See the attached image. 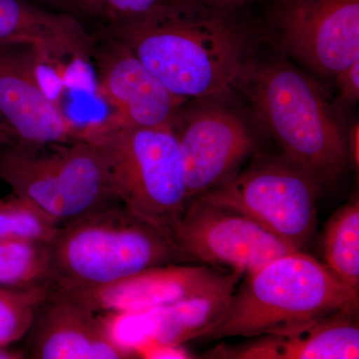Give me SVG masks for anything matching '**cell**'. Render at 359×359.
Returning a JSON list of instances; mask_svg holds the SVG:
<instances>
[{
    "mask_svg": "<svg viewBox=\"0 0 359 359\" xmlns=\"http://www.w3.org/2000/svg\"><path fill=\"white\" fill-rule=\"evenodd\" d=\"M45 65L28 45H0V144L80 140V126L47 95L39 75Z\"/></svg>",
    "mask_w": 359,
    "mask_h": 359,
    "instance_id": "9c48e42d",
    "label": "cell"
},
{
    "mask_svg": "<svg viewBox=\"0 0 359 359\" xmlns=\"http://www.w3.org/2000/svg\"><path fill=\"white\" fill-rule=\"evenodd\" d=\"M35 1L53 11H65V13H68L71 9H75L76 6V0H35Z\"/></svg>",
    "mask_w": 359,
    "mask_h": 359,
    "instance_id": "484cf974",
    "label": "cell"
},
{
    "mask_svg": "<svg viewBox=\"0 0 359 359\" xmlns=\"http://www.w3.org/2000/svg\"><path fill=\"white\" fill-rule=\"evenodd\" d=\"M79 139L95 149L115 199L172 241L189 203L173 126H123L106 117L82 126Z\"/></svg>",
    "mask_w": 359,
    "mask_h": 359,
    "instance_id": "277c9868",
    "label": "cell"
},
{
    "mask_svg": "<svg viewBox=\"0 0 359 359\" xmlns=\"http://www.w3.org/2000/svg\"><path fill=\"white\" fill-rule=\"evenodd\" d=\"M49 243L25 238L0 240V287L49 289Z\"/></svg>",
    "mask_w": 359,
    "mask_h": 359,
    "instance_id": "d6986e66",
    "label": "cell"
},
{
    "mask_svg": "<svg viewBox=\"0 0 359 359\" xmlns=\"http://www.w3.org/2000/svg\"><path fill=\"white\" fill-rule=\"evenodd\" d=\"M49 252L53 292L108 285L189 259L166 236L114 205L61 226Z\"/></svg>",
    "mask_w": 359,
    "mask_h": 359,
    "instance_id": "5b68a950",
    "label": "cell"
},
{
    "mask_svg": "<svg viewBox=\"0 0 359 359\" xmlns=\"http://www.w3.org/2000/svg\"><path fill=\"white\" fill-rule=\"evenodd\" d=\"M280 41L297 61L334 77L359 60V0H280Z\"/></svg>",
    "mask_w": 359,
    "mask_h": 359,
    "instance_id": "30bf717a",
    "label": "cell"
},
{
    "mask_svg": "<svg viewBox=\"0 0 359 359\" xmlns=\"http://www.w3.org/2000/svg\"><path fill=\"white\" fill-rule=\"evenodd\" d=\"M321 186L313 175L283 157L233 175L196 198L244 215L302 250L316 230Z\"/></svg>",
    "mask_w": 359,
    "mask_h": 359,
    "instance_id": "52a82bcc",
    "label": "cell"
},
{
    "mask_svg": "<svg viewBox=\"0 0 359 359\" xmlns=\"http://www.w3.org/2000/svg\"><path fill=\"white\" fill-rule=\"evenodd\" d=\"M171 238L189 259L228 266L245 275L297 250L244 215L199 198L189 201Z\"/></svg>",
    "mask_w": 359,
    "mask_h": 359,
    "instance_id": "ba28073f",
    "label": "cell"
},
{
    "mask_svg": "<svg viewBox=\"0 0 359 359\" xmlns=\"http://www.w3.org/2000/svg\"><path fill=\"white\" fill-rule=\"evenodd\" d=\"M29 358L127 359L136 354L110 334L98 314L49 292L30 328Z\"/></svg>",
    "mask_w": 359,
    "mask_h": 359,
    "instance_id": "9a60e30c",
    "label": "cell"
},
{
    "mask_svg": "<svg viewBox=\"0 0 359 359\" xmlns=\"http://www.w3.org/2000/svg\"><path fill=\"white\" fill-rule=\"evenodd\" d=\"M0 181L60 226L117 201L83 140L0 144Z\"/></svg>",
    "mask_w": 359,
    "mask_h": 359,
    "instance_id": "8992f818",
    "label": "cell"
},
{
    "mask_svg": "<svg viewBox=\"0 0 359 359\" xmlns=\"http://www.w3.org/2000/svg\"><path fill=\"white\" fill-rule=\"evenodd\" d=\"M325 266L342 283L359 290V204L347 203L330 219L323 236Z\"/></svg>",
    "mask_w": 359,
    "mask_h": 359,
    "instance_id": "ac0fdd59",
    "label": "cell"
},
{
    "mask_svg": "<svg viewBox=\"0 0 359 359\" xmlns=\"http://www.w3.org/2000/svg\"><path fill=\"white\" fill-rule=\"evenodd\" d=\"M48 294V287H0V346H11L28 334L37 311Z\"/></svg>",
    "mask_w": 359,
    "mask_h": 359,
    "instance_id": "44dd1931",
    "label": "cell"
},
{
    "mask_svg": "<svg viewBox=\"0 0 359 359\" xmlns=\"http://www.w3.org/2000/svg\"><path fill=\"white\" fill-rule=\"evenodd\" d=\"M137 356L143 358L156 359H185L191 358V354L187 351L182 344L180 346H169V344H149L141 347L137 351Z\"/></svg>",
    "mask_w": 359,
    "mask_h": 359,
    "instance_id": "cb8c5ba5",
    "label": "cell"
},
{
    "mask_svg": "<svg viewBox=\"0 0 359 359\" xmlns=\"http://www.w3.org/2000/svg\"><path fill=\"white\" fill-rule=\"evenodd\" d=\"M226 273L204 266L164 264L98 287L52 292L96 314L134 313L203 294Z\"/></svg>",
    "mask_w": 359,
    "mask_h": 359,
    "instance_id": "5bb4252c",
    "label": "cell"
},
{
    "mask_svg": "<svg viewBox=\"0 0 359 359\" xmlns=\"http://www.w3.org/2000/svg\"><path fill=\"white\" fill-rule=\"evenodd\" d=\"M59 228L36 205L15 194L0 199V240L25 238L50 243Z\"/></svg>",
    "mask_w": 359,
    "mask_h": 359,
    "instance_id": "ffe728a7",
    "label": "cell"
},
{
    "mask_svg": "<svg viewBox=\"0 0 359 359\" xmlns=\"http://www.w3.org/2000/svg\"><path fill=\"white\" fill-rule=\"evenodd\" d=\"M92 58L97 70V92L112 109L108 119L123 126L172 125L187 102L165 86L133 51L107 34Z\"/></svg>",
    "mask_w": 359,
    "mask_h": 359,
    "instance_id": "7c38bea8",
    "label": "cell"
},
{
    "mask_svg": "<svg viewBox=\"0 0 359 359\" xmlns=\"http://www.w3.org/2000/svg\"><path fill=\"white\" fill-rule=\"evenodd\" d=\"M248 276L203 337L280 334L330 314L354 313L358 308V292L302 250L278 257Z\"/></svg>",
    "mask_w": 359,
    "mask_h": 359,
    "instance_id": "3957f363",
    "label": "cell"
},
{
    "mask_svg": "<svg viewBox=\"0 0 359 359\" xmlns=\"http://www.w3.org/2000/svg\"><path fill=\"white\" fill-rule=\"evenodd\" d=\"M244 275L231 271L203 294L148 311L105 314L103 320L113 337L136 355L149 344L180 346L204 337L214 327Z\"/></svg>",
    "mask_w": 359,
    "mask_h": 359,
    "instance_id": "4fadbf2b",
    "label": "cell"
},
{
    "mask_svg": "<svg viewBox=\"0 0 359 359\" xmlns=\"http://www.w3.org/2000/svg\"><path fill=\"white\" fill-rule=\"evenodd\" d=\"M27 358V354L21 351L11 348V346H0V359H22Z\"/></svg>",
    "mask_w": 359,
    "mask_h": 359,
    "instance_id": "83f0119b",
    "label": "cell"
},
{
    "mask_svg": "<svg viewBox=\"0 0 359 359\" xmlns=\"http://www.w3.org/2000/svg\"><path fill=\"white\" fill-rule=\"evenodd\" d=\"M164 0H76L75 9L110 23L139 18L154 9Z\"/></svg>",
    "mask_w": 359,
    "mask_h": 359,
    "instance_id": "7402d4cb",
    "label": "cell"
},
{
    "mask_svg": "<svg viewBox=\"0 0 359 359\" xmlns=\"http://www.w3.org/2000/svg\"><path fill=\"white\" fill-rule=\"evenodd\" d=\"M107 34L185 100L228 95L250 60L249 34L233 13L192 0H164L139 18L110 23Z\"/></svg>",
    "mask_w": 359,
    "mask_h": 359,
    "instance_id": "6da1fadb",
    "label": "cell"
},
{
    "mask_svg": "<svg viewBox=\"0 0 359 359\" xmlns=\"http://www.w3.org/2000/svg\"><path fill=\"white\" fill-rule=\"evenodd\" d=\"M349 152H351V157L354 164L358 166L359 163V128L358 123H356L355 126L351 130V135H349Z\"/></svg>",
    "mask_w": 359,
    "mask_h": 359,
    "instance_id": "4316f807",
    "label": "cell"
},
{
    "mask_svg": "<svg viewBox=\"0 0 359 359\" xmlns=\"http://www.w3.org/2000/svg\"><path fill=\"white\" fill-rule=\"evenodd\" d=\"M22 44L36 49L45 65L87 62L95 39L76 18L26 0H0V45Z\"/></svg>",
    "mask_w": 359,
    "mask_h": 359,
    "instance_id": "2e32d148",
    "label": "cell"
},
{
    "mask_svg": "<svg viewBox=\"0 0 359 359\" xmlns=\"http://www.w3.org/2000/svg\"><path fill=\"white\" fill-rule=\"evenodd\" d=\"M236 88L244 92L283 157L323 185L339 178L346 166V141L327 92L313 78L285 62L250 60Z\"/></svg>",
    "mask_w": 359,
    "mask_h": 359,
    "instance_id": "7a4b0ae2",
    "label": "cell"
},
{
    "mask_svg": "<svg viewBox=\"0 0 359 359\" xmlns=\"http://www.w3.org/2000/svg\"><path fill=\"white\" fill-rule=\"evenodd\" d=\"M192 1L209 7V8L215 9V11L233 13L241 7L248 6V4H252V2L259 1V0H192Z\"/></svg>",
    "mask_w": 359,
    "mask_h": 359,
    "instance_id": "d4e9b609",
    "label": "cell"
},
{
    "mask_svg": "<svg viewBox=\"0 0 359 359\" xmlns=\"http://www.w3.org/2000/svg\"><path fill=\"white\" fill-rule=\"evenodd\" d=\"M339 98L346 104H354L359 99V60L339 71L334 76Z\"/></svg>",
    "mask_w": 359,
    "mask_h": 359,
    "instance_id": "603a6c76",
    "label": "cell"
},
{
    "mask_svg": "<svg viewBox=\"0 0 359 359\" xmlns=\"http://www.w3.org/2000/svg\"><path fill=\"white\" fill-rule=\"evenodd\" d=\"M351 313H335L280 334L264 335L231 353V358L353 359L359 358L358 325Z\"/></svg>",
    "mask_w": 359,
    "mask_h": 359,
    "instance_id": "e0dca14e",
    "label": "cell"
},
{
    "mask_svg": "<svg viewBox=\"0 0 359 359\" xmlns=\"http://www.w3.org/2000/svg\"><path fill=\"white\" fill-rule=\"evenodd\" d=\"M178 138L188 201L233 176L252 152L255 141L244 120L219 105H205L180 116L173 124Z\"/></svg>",
    "mask_w": 359,
    "mask_h": 359,
    "instance_id": "8fae6325",
    "label": "cell"
}]
</instances>
